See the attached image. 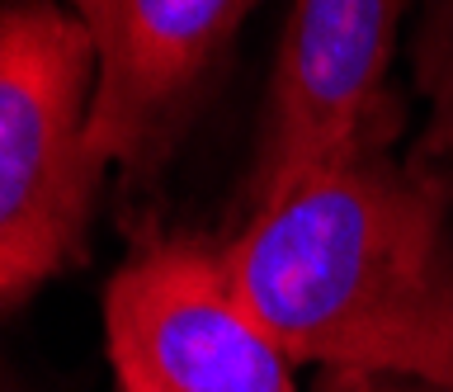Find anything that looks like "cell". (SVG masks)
Here are the masks:
<instances>
[{
    "instance_id": "6da1fadb",
    "label": "cell",
    "mask_w": 453,
    "mask_h": 392,
    "mask_svg": "<svg viewBox=\"0 0 453 392\" xmlns=\"http://www.w3.org/2000/svg\"><path fill=\"white\" fill-rule=\"evenodd\" d=\"M382 147L255 208L226 274L293 364L453 392V204Z\"/></svg>"
},
{
    "instance_id": "7a4b0ae2",
    "label": "cell",
    "mask_w": 453,
    "mask_h": 392,
    "mask_svg": "<svg viewBox=\"0 0 453 392\" xmlns=\"http://www.w3.org/2000/svg\"><path fill=\"white\" fill-rule=\"evenodd\" d=\"M95 43L48 0L0 5V303L85 256L109 161L90 147Z\"/></svg>"
},
{
    "instance_id": "3957f363",
    "label": "cell",
    "mask_w": 453,
    "mask_h": 392,
    "mask_svg": "<svg viewBox=\"0 0 453 392\" xmlns=\"http://www.w3.org/2000/svg\"><path fill=\"white\" fill-rule=\"evenodd\" d=\"M104 341L123 392H293L279 350L203 236L147 242L104 293Z\"/></svg>"
},
{
    "instance_id": "277c9868",
    "label": "cell",
    "mask_w": 453,
    "mask_h": 392,
    "mask_svg": "<svg viewBox=\"0 0 453 392\" xmlns=\"http://www.w3.org/2000/svg\"><path fill=\"white\" fill-rule=\"evenodd\" d=\"M402 10L406 0H293L246 180L250 213L382 137Z\"/></svg>"
},
{
    "instance_id": "5b68a950",
    "label": "cell",
    "mask_w": 453,
    "mask_h": 392,
    "mask_svg": "<svg viewBox=\"0 0 453 392\" xmlns=\"http://www.w3.org/2000/svg\"><path fill=\"white\" fill-rule=\"evenodd\" d=\"M255 0H71L95 43L90 147L127 175L151 171Z\"/></svg>"
},
{
    "instance_id": "8992f818",
    "label": "cell",
    "mask_w": 453,
    "mask_h": 392,
    "mask_svg": "<svg viewBox=\"0 0 453 392\" xmlns=\"http://www.w3.org/2000/svg\"><path fill=\"white\" fill-rule=\"evenodd\" d=\"M411 62L425 123L411 142L406 171L453 204V0H425Z\"/></svg>"
},
{
    "instance_id": "52a82bcc",
    "label": "cell",
    "mask_w": 453,
    "mask_h": 392,
    "mask_svg": "<svg viewBox=\"0 0 453 392\" xmlns=\"http://www.w3.org/2000/svg\"><path fill=\"white\" fill-rule=\"evenodd\" d=\"M326 392H434V388L406 383V378H378V373H331Z\"/></svg>"
}]
</instances>
